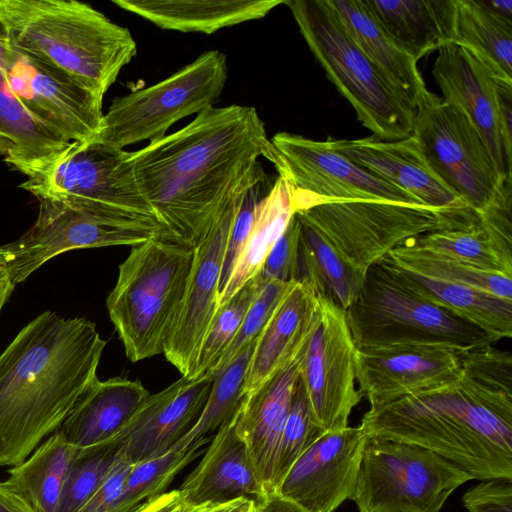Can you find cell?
Returning a JSON list of instances; mask_svg holds the SVG:
<instances>
[{
	"label": "cell",
	"mask_w": 512,
	"mask_h": 512,
	"mask_svg": "<svg viewBox=\"0 0 512 512\" xmlns=\"http://www.w3.org/2000/svg\"><path fill=\"white\" fill-rule=\"evenodd\" d=\"M191 510L192 506L184 501L177 489L145 501L133 512H191Z\"/></svg>",
	"instance_id": "cell-49"
},
{
	"label": "cell",
	"mask_w": 512,
	"mask_h": 512,
	"mask_svg": "<svg viewBox=\"0 0 512 512\" xmlns=\"http://www.w3.org/2000/svg\"><path fill=\"white\" fill-rule=\"evenodd\" d=\"M149 395L138 380L97 379L54 433L77 449L103 444L128 424Z\"/></svg>",
	"instance_id": "cell-25"
},
{
	"label": "cell",
	"mask_w": 512,
	"mask_h": 512,
	"mask_svg": "<svg viewBox=\"0 0 512 512\" xmlns=\"http://www.w3.org/2000/svg\"><path fill=\"white\" fill-rule=\"evenodd\" d=\"M14 285L10 281L0 282V311L11 295Z\"/></svg>",
	"instance_id": "cell-54"
},
{
	"label": "cell",
	"mask_w": 512,
	"mask_h": 512,
	"mask_svg": "<svg viewBox=\"0 0 512 512\" xmlns=\"http://www.w3.org/2000/svg\"><path fill=\"white\" fill-rule=\"evenodd\" d=\"M326 141L353 163L411 194L423 205L471 210L432 170L413 136L395 141L373 136Z\"/></svg>",
	"instance_id": "cell-21"
},
{
	"label": "cell",
	"mask_w": 512,
	"mask_h": 512,
	"mask_svg": "<svg viewBox=\"0 0 512 512\" xmlns=\"http://www.w3.org/2000/svg\"><path fill=\"white\" fill-rule=\"evenodd\" d=\"M266 185L267 179L247 189L241 197L226 246L219 294L224 289L235 262L248 238L258 205L271 188L266 189Z\"/></svg>",
	"instance_id": "cell-44"
},
{
	"label": "cell",
	"mask_w": 512,
	"mask_h": 512,
	"mask_svg": "<svg viewBox=\"0 0 512 512\" xmlns=\"http://www.w3.org/2000/svg\"><path fill=\"white\" fill-rule=\"evenodd\" d=\"M298 218V281L306 282L317 295L329 298L346 310L359 296L366 272L349 263L319 230Z\"/></svg>",
	"instance_id": "cell-33"
},
{
	"label": "cell",
	"mask_w": 512,
	"mask_h": 512,
	"mask_svg": "<svg viewBox=\"0 0 512 512\" xmlns=\"http://www.w3.org/2000/svg\"><path fill=\"white\" fill-rule=\"evenodd\" d=\"M34 224L18 240L2 246L15 286L52 258L75 249L137 246L162 240L154 227L127 222L90 203L70 197H40Z\"/></svg>",
	"instance_id": "cell-12"
},
{
	"label": "cell",
	"mask_w": 512,
	"mask_h": 512,
	"mask_svg": "<svg viewBox=\"0 0 512 512\" xmlns=\"http://www.w3.org/2000/svg\"><path fill=\"white\" fill-rule=\"evenodd\" d=\"M295 213L364 272L409 241L436 231L470 228L480 222L472 210L389 200L324 201Z\"/></svg>",
	"instance_id": "cell-8"
},
{
	"label": "cell",
	"mask_w": 512,
	"mask_h": 512,
	"mask_svg": "<svg viewBox=\"0 0 512 512\" xmlns=\"http://www.w3.org/2000/svg\"><path fill=\"white\" fill-rule=\"evenodd\" d=\"M261 285L262 280L257 275L217 309L202 342L193 378L213 376L221 357L238 333Z\"/></svg>",
	"instance_id": "cell-39"
},
{
	"label": "cell",
	"mask_w": 512,
	"mask_h": 512,
	"mask_svg": "<svg viewBox=\"0 0 512 512\" xmlns=\"http://www.w3.org/2000/svg\"><path fill=\"white\" fill-rule=\"evenodd\" d=\"M472 479L425 448L369 438L351 500L359 512H440L450 495Z\"/></svg>",
	"instance_id": "cell-10"
},
{
	"label": "cell",
	"mask_w": 512,
	"mask_h": 512,
	"mask_svg": "<svg viewBox=\"0 0 512 512\" xmlns=\"http://www.w3.org/2000/svg\"><path fill=\"white\" fill-rule=\"evenodd\" d=\"M5 36L0 21V155L12 169L32 178L71 143L37 120L11 90L3 69Z\"/></svg>",
	"instance_id": "cell-29"
},
{
	"label": "cell",
	"mask_w": 512,
	"mask_h": 512,
	"mask_svg": "<svg viewBox=\"0 0 512 512\" xmlns=\"http://www.w3.org/2000/svg\"><path fill=\"white\" fill-rule=\"evenodd\" d=\"M451 43L472 53L493 76L512 82V20L480 0H455Z\"/></svg>",
	"instance_id": "cell-36"
},
{
	"label": "cell",
	"mask_w": 512,
	"mask_h": 512,
	"mask_svg": "<svg viewBox=\"0 0 512 512\" xmlns=\"http://www.w3.org/2000/svg\"><path fill=\"white\" fill-rule=\"evenodd\" d=\"M277 153L252 106L208 107L186 126L128 152L125 164L163 240L194 249L229 204L267 179Z\"/></svg>",
	"instance_id": "cell-1"
},
{
	"label": "cell",
	"mask_w": 512,
	"mask_h": 512,
	"mask_svg": "<svg viewBox=\"0 0 512 512\" xmlns=\"http://www.w3.org/2000/svg\"><path fill=\"white\" fill-rule=\"evenodd\" d=\"M227 77L226 55L206 51L164 80L114 99L91 141L121 150L156 141L179 120L213 106Z\"/></svg>",
	"instance_id": "cell-9"
},
{
	"label": "cell",
	"mask_w": 512,
	"mask_h": 512,
	"mask_svg": "<svg viewBox=\"0 0 512 512\" xmlns=\"http://www.w3.org/2000/svg\"><path fill=\"white\" fill-rule=\"evenodd\" d=\"M395 44L418 62L451 43L455 0H363Z\"/></svg>",
	"instance_id": "cell-30"
},
{
	"label": "cell",
	"mask_w": 512,
	"mask_h": 512,
	"mask_svg": "<svg viewBox=\"0 0 512 512\" xmlns=\"http://www.w3.org/2000/svg\"><path fill=\"white\" fill-rule=\"evenodd\" d=\"M178 490L192 507L240 497L260 501L266 496L236 430L235 415L213 436L204 457Z\"/></svg>",
	"instance_id": "cell-24"
},
{
	"label": "cell",
	"mask_w": 512,
	"mask_h": 512,
	"mask_svg": "<svg viewBox=\"0 0 512 512\" xmlns=\"http://www.w3.org/2000/svg\"><path fill=\"white\" fill-rule=\"evenodd\" d=\"M10 281L7 271V253L4 248L0 247V282Z\"/></svg>",
	"instance_id": "cell-55"
},
{
	"label": "cell",
	"mask_w": 512,
	"mask_h": 512,
	"mask_svg": "<svg viewBox=\"0 0 512 512\" xmlns=\"http://www.w3.org/2000/svg\"><path fill=\"white\" fill-rule=\"evenodd\" d=\"M213 376L182 377L149 395L128 424L109 440L130 464L170 451L193 427L211 391Z\"/></svg>",
	"instance_id": "cell-19"
},
{
	"label": "cell",
	"mask_w": 512,
	"mask_h": 512,
	"mask_svg": "<svg viewBox=\"0 0 512 512\" xmlns=\"http://www.w3.org/2000/svg\"><path fill=\"white\" fill-rule=\"evenodd\" d=\"M106 341L86 318L45 311L0 355V466H17L98 379Z\"/></svg>",
	"instance_id": "cell-3"
},
{
	"label": "cell",
	"mask_w": 512,
	"mask_h": 512,
	"mask_svg": "<svg viewBox=\"0 0 512 512\" xmlns=\"http://www.w3.org/2000/svg\"><path fill=\"white\" fill-rule=\"evenodd\" d=\"M193 255V249L154 238L132 247L119 265L106 306L130 361L163 354Z\"/></svg>",
	"instance_id": "cell-5"
},
{
	"label": "cell",
	"mask_w": 512,
	"mask_h": 512,
	"mask_svg": "<svg viewBox=\"0 0 512 512\" xmlns=\"http://www.w3.org/2000/svg\"><path fill=\"white\" fill-rule=\"evenodd\" d=\"M362 53L409 107L415 110L426 84L417 61L401 50L363 0H326Z\"/></svg>",
	"instance_id": "cell-28"
},
{
	"label": "cell",
	"mask_w": 512,
	"mask_h": 512,
	"mask_svg": "<svg viewBox=\"0 0 512 512\" xmlns=\"http://www.w3.org/2000/svg\"><path fill=\"white\" fill-rule=\"evenodd\" d=\"M310 51L326 76L381 141L412 136L409 107L355 44L326 0H285Z\"/></svg>",
	"instance_id": "cell-7"
},
{
	"label": "cell",
	"mask_w": 512,
	"mask_h": 512,
	"mask_svg": "<svg viewBox=\"0 0 512 512\" xmlns=\"http://www.w3.org/2000/svg\"><path fill=\"white\" fill-rule=\"evenodd\" d=\"M490 11L512 20V0H480Z\"/></svg>",
	"instance_id": "cell-53"
},
{
	"label": "cell",
	"mask_w": 512,
	"mask_h": 512,
	"mask_svg": "<svg viewBox=\"0 0 512 512\" xmlns=\"http://www.w3.org/2000/svg\"><path fill=\"white\" fill-rule=\"evenodd\" d=\"M469 512H512V478L480 480L462 497Z\"/></svg>",
	"instance_id": "cell-46"
},
{
	"label": "cell",
	"mask_w": 512,
	"mask_h": 512,
	"mask_svg": "<svg viewBox=\"0 0 512 512\" xmlns=\"http://www.w3.org/2000/svg\"><path fill=\"white\" fill-rule=\"evenodd\" d=\"M10 42L104 97L137 54L127 27L76 0H0Z\"/></svg>",
	"instance_id": "cell-4"
},
{
	"label": "cell",
	"mask_w": 512,
	"mask_h": 512,
	"mask_svg": "<svg viewBox=\"0 0 512 512\" xmlns=\"http://www.w3.org/2000/svg\"><path fill=\"white\" fill-rule=\"evenodd\" d=\"M498 122L505 153L512 161V82L492 76Z\"/></svg>",
	"instance_id": "cell-48"
},
{
	"label": "cell",
	"mask_w": 512,
	"mask_h": 512,
	"mask_svg": "<svg viewBox=\"0 0 512 512\" xmlns=\"http://www.w3.org/2000/svg\"><path fill=\"white\" fill-rule=\"evenodd\" d=\"M306 343L263 385L245 396L235 414L236 430L248 448L265 495L275 492L274 471L278 449L299 379Z\"/></svg>",
	"instance_id": "cell-22"
},
{
	"label": "cell",
	"mask_w": 512,
	"mask_h": 512,
	"mask_svg": "<svg viewBox=\"0 0 512 512\" xmlns=\"http://www.w3.org/2000/svg\"><path fill=\"white\" fill-rule=\"evenodd\" d=\"M324 433L298 379L278 449L274 471L275 492L293 463Z\"/></svg>",
	"instance_id": "cell-42"
},
{
	"label": "cell",
	"mask_w": 512,
	"mask_h": 512,
	"mask_svg": "<svg viewBox=\"0 0 512 512\" xmlns=\"http://www.w3.org/2000/svg\"><path fill=\"white\" fill-rule=\"evenodd\" d=\"M462 356V352L443 347L356 348V381L370 406H375L456 380Z\"/></svg>",
	"instance_id": "cell-20"
},
{
	"label": "cell",
	"mask_w": 512,
	"mask_h": 512,
	"mask_svg": "<svg viewBox=\"0 0 512 512\" xmlns=\"http://www.w3.org/2000/svg\"><path fill=\"white\" fill-rule=\"evenodd\" d=\"M317 294L296 281L258 336L243 384L248 396L271 378L307 341L314 320Z\"/></svg>",
	"instance_id": "cell-26"
},
{
	"label": "cell",
	"mask_w": 512,
	"mask_h": 512,
	"mask_svg": "<svg viewBox=\"0 0 512 512\" xmlns=\"http://www.w3.org/2000/svg\"><path fill=\"white\" fill-rule=\"evenodd\" d=\"M412 136L432 170L480 220L511 178L501 177L469 118L426 89L415 106Z\"/></svg>",
	"instance_id": "cell-11"
},
{
	"label": "cell",
	"mask_w": 512,
	"mask_h": 512,
	"mask_svg": "<svg viewBox=\"0 0 512 512\" xmlns=\"http://www.w3.org/2000/svg\"><path fill=\"white\" fill-rule=\"evenodd\" d=\"M126 154L125 150L91 140L73 142L42 172L27 178L19 187L37 198H75L162 233L153 210L138 192L126 167Z\"/></svg>",
	"instance_id": "cell-13"
},
{
	"label": "cell",
	"mask_w": 512,
	"mask_h": 512,
	"mask_svg": "<svg viewBox=\"0 0 512 512\" xmlns=\"http://www.w3.org/2000/svg\"><path fill=\"white\" fill-rule=\"evenodd\" d=\"M369 438L430 450L473 479L512 478V357L488 346L462 356L449 383L370 406Z\"/></svg>",
	"instance_id": "cell-2"
},
{
	"label": "cell",
	"mask_w": 512,
	"mask_h": 512,
	"mask_svg": "<svg viewBox=\"0 0 512 512\" xmlns=\"http://www.w3.org/2000/svg\"><path fill=\"white\" fill-rule=\"evenodd\" d=\"M255 342L213 375L211 391L200 416L176 447L199 450L236 414L244 399L243 384Z\"/></svg>",
	"instance_id": "cell-37"
},
{
	"label": "cell",
	"mask_w": 512,
	"mask_h": 512,
	"mask_svg": "<svg viewBox=\"0 0 512 512\" xmlns=\"http://www.w3.org/2000/svg\"><path fill=\"white\" fill-rule=\"evenodd\" d=\"M119 8L157 27L212 34L264 18L285 0H113Z\"/></svg>",
	"instance_id": "cell-27"
},
{
	"label": "cell",
	"mask_w": 512,
	"mask_h": 512,
	"mask_svg": "<svg viewBox=\"0 0 512 512\" xmlns=\"http://www.w3.org/2000/svg\"><path fill=\"white\" fill-rule=\"evenodd\" d=\"M6 80L22 105L64 140L87 142L99 132L103 97L69 75L14 46L3 44Z\"/></svg>",
	"instance_id": "cell-16"
},
{
	"label": "cell",
	"mask_w": 512,
	"mask_h": 512,
	"mask_svg": "<svg viewBox=\"0 0 512 512\" xmlns=\"http://www.w3.org/2000/svg\"><path fill=\"white\" fill-rule=\"evenodd\" d=\"M299 238L300 221L294 213L266 257L258 274L261 279L277 280L285 283L298 281Z\"/></svg>",
	"instance_id": "cell-45"
},
{
	"label": "cell",
	"mask_w": 512,
	"mask_h": 512,
	"mask_svg": "<svg viewBox=\"0 0 512 512\" xmlns=\"http://www.w3.org/2000/svg\"><path fill=\"white\" fill-rule=\"evenodd\" d=\"M369 437L360 426L325 432L293 463L275 493L309 512L351 500Z\"/></svg>",
	"instance_id": "cell-18"
},
{
	"label": "cell",
	"mask_w": 512,
	"mask_h": 512,
	"mask_svg": "<svg viewBox=\"0 0 512 512\" xmlns=\"http://www.w3.org/2000/svg\"><path fill=\"white\" fill-rule=\"evenodd\" d=\"M432 75L442 100L460 108L481 135L503 179L511 178L498 122L492 74L465 48L448 43L438 50Z\"/></svg>",
	"instance_id": "cell-23"
},
{
	"label": "cell",
	"mask_w": 512,
	"mask_h": 512,
	"mask_svg": "<svg viewBox=\"0 0 512 512\" xmlns=\"http://www.w3.org/2000/svg\"><path fill=\"white\" fill-rule=\"evenodd\" d=\"M0 512H31L26 505L0 482Z\"/></svg>",
	"instance_id": "cell-52"
},
{
	"label": "cell",
	"mask_w": 512,
	"mask_h": 512,
	"mask_svg": "<svg viewBox=\"0 0 512 512\" xmlns=\"http://www.w3.org/2000/svg\"><path fill=\"white\" fill-rule=\"evenodd\" d=\"M345 313L354 344L360 350L429 346L464 353L499 341L418 296L380 263L367 270L359 296Z\"/></svg>",
	"instance_id": "cell-6"
},
{
	"label": "cell",
	"mask_w": 512,
	"mask_h": 512,
	"mask_svg": "<svg viewBox=\"0 0 512 512\" xmlns=\"http://www.w3.org/2000/svg\"><path fill=\"white\" fill-rule=\"evenodd\" d=\"M244 192L229 204L193 249L185 292L163 350L167 361L185 378H193L202 342L218 309L226 246Z\"/></svg>",
	"instance_id": "cell-17"
},
{
	"label": "cell",
	"mask_w": 512,
	"mask_h": 512,
	"mask_svg": "<svg viewBox=\"0 0 512 512\" xmlns=\"http://www.w3.org/2000/svg\"><path fill=\"white\" fill-rule=\"evenodd\" d=\"M414 241L423 248L479 269L512 276L511 211L497 210L466 229L423 235Z\"/></svg>",
	"instance_id": "cell-32"
},
{
	"label": "cell",
	"mask_w": 512,
	"mask_h": 512,
	"mask_svg": "<svg viewBox=\"0 0 512 512\" xmlns=\"http://www.w3.org/2000/svg\"><path fill=\"white\" fill-rule=\"evenodd\" d=\"M258 501L240 497L223 502H211L192 507L191 512H256Z\"/></svg>",
	"instance_id": "cell-50"
},
{
	"label": "cell",
	"mask_w": 512,
	"mask_h": 512,
	"mask_svg": "<svg viewBox=\"0 0 512 512\" xmlns=\"http://www.w3.org/2000/svg\"><path fill=\"white\" fill-rule=\"evenodd\" d=\"M418 296L455 314L501 340L512 336V300L471 286L426 277L399 267L384 257L380 262Z\"/></svg>",
	"instance_id": "cell-31"
},
{
	"label": "cell",
	"mask_w": 512,
	"mask_h": 512,
	"mask_svg": "<svg viewBox=\"0 0 512 512\" xmlns=\"http://www.w3.org/2000/svg\"><path fill=\"white\" fill-rule=\"evenodd\" d=\"M294 213L293 187L284 177L278 176L258 205L248 238L219 294L218 308L259 274L266 257Z\"/></svg>",
	"instance_id": "cell-35"
},
{
	"label": "cell",
	"mask_w": 512,
	"mask_h": 512,
	"mask_svg": "<svg viewBox=\"0 0 512 512\" xmlns=\"http://www.w3.org/2000/svg\"><path fill=\"white\" fill-rule=\"evenodd\" d=\"M115 459L116 448L109 441L79 449L67 472L57 512H78L97 491Z\"/></svg>",
	"instance_id": "cell-41"
},
{
	"label": "cell",
	"mask_w": 512,
	"mask_h": 512,
	"mask_svg": "<svg viewBox=\"0 0 512 512\" xmlns=\"http://www.w3.org/2000/svg\"><path fill=\"white\" fill-rule=\"evenodd\" d=\"M279 176L293 187L295 212L324 201L389 200L421 204L414 196L367 172L327 141L279 132L271 139Z\"/></svg>",
	"instance_id": "cell-14"
},
{
	"label": "cell",
	"mask_w": 512,
	"mask_h": 512,
	"mask_svg": "<svg viewBox=\"0 0 512 512\" xmlns=\"http://www.w3.org/2000/svg\"><path fill=\"white\" fill-rule=\"evenodd\" d=\"M200 453L174 446L161 456L133 464L115 512H133L145 501L164 493L177 474Z\"/></svg>",
	"instance_id": "cell-40"
},
{
	"label": "cell",
	"mask_w": 512,
	"mask_h": 512,
	"mask_svg": "<svg viewBox=\"0 0 512 512\" xmlns=\"http://www.w3.org/2000/svg\"><path fill=\"white\" fill-rule=\"evenodd\" d=\"M393 264L426 277L463 284L512 300V276L476 268L459 260L427 250L414 240L385 256Z\"/></svg>",
	"instance_id": "cell-38"
},
{
	"label": "cell",
	"mask_w": 512,
	"mask_h": 512,
	"mask_svg": "<svg viewBox=\"0 0 512 512\" xmlns=\"http://www.w3.org/2000/svg\"><path fill=\"white\" fill-rule=\"evenodd\" d=\"M78 450L53 433L26 460L12 467L2 484L31 512H57L67 472Z\"/></svg>",
	"instance_id": "cell-34"
},
{
	"label": "cell",
	"mask_w": 512,
	"mask_h": 512,
	"mask_svg": "<svg viewBox=\"0 0 512 512\" xmlns=\"http://www.w3.org/2000/svg\"><path fill=\"white\" fill-rule=\"evenodd\" d=\"M355 352L345 310L317 295L299 379L325 432L347 427L353 408L362 399L356 389Z\"/></svg>",
	"instance_id": "cell-15"
},
{
	"label": "cell",
	"mask_w": 512,
	"mask_h": 512,
	"mask_svg": "<svg viewBox=\"0 0 512 512\" xmlns=\"http://www.w3.org/2000/svg\"><path fill=\"white\" fill-rule=\"evenodd\" d=\"M256 512H309L305 508L277 493L263 497L257 504Z\"/></svg>",
	"instance_id": "cell-51"
},
{
	"label": "cell",
	"mask_w": 512,
	"mask_h": 512,
	"mask_svg": "<svg viewBox=\"0 0 512 512\" xmlns=\"http://www.w3.org/2000/svg\"><path fill=\"white\" fill-rule=\"evenodd\" d=\"M262 280L235 338L221 357L213 375L226 366L247 345L255 342L294 282Z\"/></svg>",
	"instance_id": "cell-43"
},
{
	"label": "cell",
	"mask_w": 512,
	"mask_h": 512,
	"mask_svg": "<svg viewBox=\"0 0 512 512\" xmlns=\"http://www.w3.org/2000/svg\"><path fill=\"white\" fill-rule=\"evenodd\" d=\"M132 464L117 457L101 485L78 512H115Z\"/></svg>",
	"instance_id": "cell-47"
}]
</instances>
